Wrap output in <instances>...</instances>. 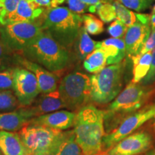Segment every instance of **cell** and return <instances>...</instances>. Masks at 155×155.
I'll return each mask as SVG.
<instances>
[{
    "label": "cell",
    "mask_w": 155,
    "mask_h": 155,
    "mask_svg": "<svg viewBox=\"0 0 155 155\" xmlns=\"http://www.w3.org/2000/svg\"><path fill=\"white\" fill-rule=\"evenodd\" d=\"M73 127L82 155H100L105 136L104 111L87 104L78 110Z\"/></svg>",
    "instance_id": "6da1fadb"
},
{
    "label": "cell",
    "mask_w": 155,
    "mask_h": 155,
    "mask_svg": "<svg viewBox=\"0 0 155 155\" xmlns=\"http://www.w3.org/2000/svg\"><path fill=\"white\" fill-rule=\"evenodd\" d=\"M20 55L55 73L67 69L73 60L71 52L43 30L30 42Z\"/></svg>",
    "instance_id": "7a4b0ae2"
},
{
    "label": "cell",
    "mask_w": 155,
    "mask_h": 155,
    "mask_svg": "<svg viewBox=\"0 0 155 155\" xmlns=\"http://www.w3.org/2000/svg\"><path fill=\"white\" fill-rule=\"evenodd\" d=\"M40 19L42 30L72 53L73 45L83 27L82 15L73 12L68 7H58L45 9Z\"/></svg>",
    "instance_id": "3957f363"
},
{
    "label": "cell",
    "mask_w": 155,
    "mask_h": 155,
    "mask_svg": "<svg viewBox=\"0 0 155 155\" xmlns=\"http://www.w3.org/2000/svg\"><path fill=\"white\" fill-rule=\"evenodd\" d=\"M155 93L154 87L131 82L104 111V123L113 127L128 116L149 105V100Z\"/></svg>",
    "instance_id": "277c9868"
},
{
    "label": "cell",
    "mask_w": 155,
    "mask_h": 155,
    "mask_svg": "<svg viewBox=\"0 0 155 155\" xmlns=\"http://www.w3.org/2000/svg\"><path fill=\"white\" fill-rule=\"evenodd\" d=\"M126 62L108 65L91 76V101L104 105L115 99L123 87Z\"/></svg>",
    "instance_id": "5b68a950"
},
{
    "label": "cell",
    "mask_w": 155,
    "mask_h": 155,
    "mask_svg": "<svg viewBox=\"0 0 155 155\" xmlns=\"http://www.w3.org/2000/svg\"><path fill=\"white\" fill-rule=\"evenodd\" d=\"M91 77L74 71L68 73L59 83V91L65 106L70 110L81 109L91 100Z\"/></svg>",
    "instance_id": "8992f818"
},
{
    "label": "cell",
    "mask_w": 155,
    "mask_h": 155,
    "mask_svg": "<svg viewBox=\"0 0 155 155\" xmlns=\"http://www.w3.org/2000/svg\"><path fill=\"white\" fill-rule=\"evenodd\" d=\"M19 131L23 144L30 155H51L63 134L58 129L29 124Z\"/></svg>",
    "instance_id": "52a82bcc"
},
{
    "label": "cell",
    "mask_w": 155,
    "mask_h": 155,
    "mask_svg": "<svg viewBox=\"0 0 155 155\" xmlns=\"http://www.w3.org/2000/svg\"><path fill=\"white\" fill-rule=\"evenodd\" d=\"M42 32L40 17L33 22H21L0 25V37L9 50L21 54L23 50Z\"/></svg>",
    "instance_id": "ba28073f"
},
{
    "label": "cell",
    "mask_w": 155,
    "mask_h": 155,
    "mask_svg": "<svg viewBox=\"0 0 155 155\" xmlns=\"http://www.w3.org/2000/svg\"><path fill=\"white\" fill-rule=\"evenodd\" d=\"M154 116L155 104H149L138 111L128 116L111 132L105 134L103 138V148L106 150H110L122 139L132 134L134 131Z\"/></svg>",
    "instance_id": "9c48e42d"
},
{
    "label": "cell",
    "mask_w": 155,
    "mask_h": 155,
    "mask_svg": "<svg viewBox=\"0 0 155 155\" xmlns=\"http://www.w3.org/2000/svg\"><path fill=\"white\" fill-rule=\"evenodd\" d=\"M12 91L22 107L32 105L40 94L35 75L22 68H15Z\"/></svg>",
    "instance_id": "30bf717a"
},
{
    "label": "cell",
    "mask_w": 155,
    "mask_h": 155,
    "mask_svg": "<svg viewBox=\"0 0 155 155\" xmlns=\"http://www.w3.org/2000/svg\"><path fill=\"white\" fill-rule=\"evenodd\" d=\"M152 137L146 131L128 136L108 151L106 155H139L146 152L152 146Z\"/></svg>",
    "instance_id": "8fae6325"
},
{
    "label": "cell",
    "mask_w": 155,
    "mask_h": 155,
    "mask_svg": "<svg viewBox=\"0 0 155 155\" xmlns=\"http://www.w3.org/2000/svg\"><path fill=\"white\" fill-rule=\"evenodd\" d=\"M17 63L18 68L28 70L35 75L40 94H48L58 90L59 77L56 73L50 72L41 65L28 61L20 54L17 55Z\"/></svg>",
    "instance_id": "7c38bea8"
},
{
    "label": "cell",
    "mask_w": 155,
    "mask_h": 155,
    "mask_svg": "<svg viewBox=\"0 0 155 155\" xmlns=\"http://www.w3.org/2000/svg\"><path fill=\"white\" fill-rule=\"evenodd\" d=\"M150 23H145L137 19L133 25L128 28L124 38L126 52L128 57L137 55L150 35L152 27Z\"/></svg>",
    "instance_id": "4fadbf2b"
},
{
    "label": "cell",
    "mask_w": 155,
    "mask_h": 155,
    "mask_svg": "<svg viewBox=\"0 0 155 155\" xmlns=\"http://www.w3.org/2000/svg\"><path fill=\"white\" fill-rule=\"evenodd\" d=\"M76 114L67 110H61L37 116L29 121V124L42 126L58 130H67L74 126Z\"/></svg>",
    "instance_id": "5bb4252c"
},
{
    "label": "cell",
    "mask_w": 155,
    "mask_h": 155,
    "mask_svg": "<svg viewBox=\"0 0 155 155\" xmlns=\"http://www.w3.org/2000/svg\"><path fill=\"white\" fill-rule=\"evenodd\" d=\"M33 118V114L28 107L0 112V131L14 132L21 130Z\"/></svg>",
    "instance_id": "9a60e30c"
},
{
    "label": "cell",
    "mask_w": 155,
    "mask_h": 155,
    "mask_svg": "<svg viewBox=\"0 0 155 155\" xmlns=\"http://www.w3.org/2000/svg\"><path fill=\"white\" fill-rule=\"evenodd\" d=\"M34 118L44 114L57 111L61 108H66L62 99L59 91L56 90L48 94H41L38 96L32 105L28 106Z\"/></svg>",
    "instance_id": "2e32d148"
},
{
    "label": "cell",
    "mask_w": 155,
    "mask_h": 155,
    "mask_svg": "<svg viewBox=\"0 0 155 155\" xmlns=\"http://www.w3.org/2000/svg\"><path fill=\"white\" fill-rule=\"evenodd\" d=\"M0 152L2 155H30L19 133L0 131Z\"/></svg>",
    "instance_id": "e0dca14e"
},
{
    "label": "cell",
    "mask_w": 155,
    "mask_h": 155,
    "mask_svg": "<svg viewBox=\"0 0 155 155\" xmlns=\"http://www.w3.org/2000/svg\"><path fill=\"white\" fill-rule=\"evenodd\" d=\"M98 49L102 50L105 53L108 65L121 63L127 55L124 39L111 38L99 41Z\"/></svg>",
    "instance_id": "ac0fdd59"
},
{
    "label": "cell",
    "mask_w": 155,
    "mask_h": 155,
    "mask_svg": "<svg viewBox=\"0 0 155 155\" xmlns=\"http://www.w3.org/2000/svg\"><path fill=\"white\" fill-rule=\"evenodd\" d=\"M44 10V8L37 7L30 0H20L16 11L9 17L6 25L15 22H33L38 20L43 14Z\"/></svg>",
    "instance_id": "d6986e66"
},
{
    "label": "cell",
    "mask_w": 155,
    "mask_h": 155,
    "mask_svg": "<svg viewBox=\"0 0 155 155\" xmlns=\"http://www.w3.org/2000/svg\"><path fill=\"white\" fill-rule=\"evenodd\" d=\"M98 43L99 41L93 40L85 28L82 27L73 45L72 49L73 58L79 62L84 61L90 54L98 49Z\"/></svg>",
    "instance_id": "ffe728a7"
},
{
    "label": "cell",
    "mask_w": 155,
    "mask_h": 155,
    "mask_svg": "<svg viewBox=\"0 0 155 155\" xmlns=\"http://www.w3.org/2000/svg\"><path fill=\"white\" fill-rule=\"evenodd\" d=\"M51 155H82L73 130L63 132Z\"/></svg>",
    "instance_id": "44dd1931"
},
{
    "label": "cell",
    "mask_w": 155,
    "mask_h": 155,
    "mask_svg": "<svg viewBox=\"0 0 155 155\" xmlns=\"http://www.w3.org/2000/svg\"><path fill=\"white\" fill-rule=\"evenodd\" d=\"M152 52L150 51L142 55H134L131 58L133 63V78L131 82L139 83L147 76L152 63Z\"/></svg>",
    "instance_id": "7402d4cb"
},
{
    "label": "cell",
    "mask_w": 155,
    "mask_h": 155,
    "mask_svg": "<svg viewBox=\"0 0 155 155\" xmlns=\"http://www.w3.org/2000/svg\"><path fill=\"white\" fill-rule=\"evenodd\" d=\"M107 65V59L102 50L97 49L90 54L83 61V68L87 72L96 73L101 72Z\"/></svg>",
    "instance_id": "603a6c76"
},
{
    "label": "cell",
    "mask_w": 155,
    "mask_h": 155,
    "mask_svg": "<svg viewBox=\"0 0 155 155\" xmlns=\"http://www.w3.org/2000/svg\"><path fill=\"white\" fill-rule=\"evenodd\" d=\"M17 55L9 50L0 37V72L18 68Z\"/></svg>",
    "instance_id": "cb8c5ba5"
},
{
    "label": "cell",
    "mask_w": 155,
    "mask_h": 155,
    "mask_svg": "<svg viewBox=\"0 0 155 155\" xmlns=\"http://www.w3.org/2000/svg\"><path fill=\"white\" fill-rule=\"evenodd\" d=\"M113 4L116 13V19L125 25L127 28H129L137 22V15L130 9L121 5L117 0H114Z\"/></svg>",
    "instance_id": "d4e9b609"
},
{
    "label": "cell",
    "mask_w": 155,
    "mask_h": 155,
    "mask_svg": "<svg viewBox=\"0 0 155 155\" xmlns=\"http://www.w3.org/2000/svg\"><path fill=\"white\" fill-rule=\"evenodd\" d=\"M19 106L13 91L0 89V112L15 111Z\"/></svg>",
    "instance_id": "484cf974"
},
{
    "label": "cell",
    "mask_w": 155,
    "mask_h": 155,
    "mask_svg": "<svg viewBox=\"0 0 155 155\" xmlns=\"http://www.w3.org/2000/svg\"><path fill=\"white\" fill-rule=\"evenodd\" d=\"M83 28L88 34L98 35L104 31V22L92 14H84L82 15Z\"/></svg>",
    "instance_id": "4316f807"
},
{
    "label": "cell",
    "mask_w": 155,
    "mask_h": 155,
    "mask_svg": "<svg viewBox=\"0 0 155 155\" xmlns=\"http://www.w3.org/2000/svg\"><path fill=\"white\" fill-rule=\"evenodd\" d=\"M20 0H0V25H5L16 11Z\"/></svg>",
    "instance_id": "83f0119b"
},
{
    "label": "cell",
    "mask_w": 155,
    "mask_h": 155,
    "mask_svg": "<svg viewBox=\"0 0 155 155\" xmlns=\"http://www.w3.org/2000/svg\"><path fill=\"white\" fill-rule=\"evenodd\" d=\"M97 14L101 20L104 23H109L116 19V13L113 4L111 2L103 3L97 10Z\"/></svg>",
    "instance_id": "f1b7e54d"
},
{
    "label": "cell",
    "mask_w": 155,
    "mask_h": 155,
    "mask_svg": "<svg viewBox=\"0 0 155 155\" xmlns=\"http://www.w3.org/2000/svg\"><path fill=\"white\" fill-rule=\"evenodd\" d=\"M129 9L141 12L149 9L154 0H117Z\"/></svg>",
    "instance_id": "f546056e"
},
{
    "label": "cell",
    "mask_w": 155,
    "mask_h": 155,
    "mask_svg": "<svg viewBox=\"0 0 155 155\" xmlns=\"http://www.w3.org/2000/svg\"><path fill=\"white\" fill-rule=\"evenodd\" d=\"M128 28L119 19H115L108 27L107 32L113 38L123 39L124 38Z\"/></svg>",
    "instance_id": "4dcf8cb0"
},
{
    "label": "cell",
    "mask_w": 155,
    "mask_h": 155,
    "mask_svg": "<svg viewBox=\"0 0 155 155\" xmlns=\"http://www.w3.org/2000/svg\"><path fill=\"white\" fill-rule=\"evenodd\" d=\"M15 68L0 72V89L12 90L14 85Z\"/></svg>",
    "instance_id": "1f68e13d"
},
{
    "label": "cell",
    "mask_w": 155,
    "mask_h": 155,
    "mask_svg": "<svg viewBox=\"0 0 155 155\" xmlns=\"http://www.w3.org/2000/svg\"><path fill=\"white\" fill-rule=\"evenodd\" d=\"M65 2L68 4V9L76 14H86L89 12V7L83 3L81 0H65Z\"/></svg>",
    "instance_id": "d6a6232c"
},
{
    "label": "cell",
    "mask_w": 155,
    "mask_h": 155,
    "mask_svg": "<svg viewBox=\"0 0 155 155\" xmlns=\"http://www.w3.org/2000/svg\"><path fill=\"white\" fill-rule=\"evenodd\" d=\"M155 49V28H152L150 35L145 43L143 45L141 50L136 55H142L148 52L153 51Z\"/></svg>",
    "instance_id": "836d02e7"
},
{
    "label": "cell",
    "mask_w": 155,
    "mask_h": 155,
    "mask_svg": "<svg viewBox=\"0 0 155 155\" xmlns=\"http://www.w3.org/2000/svg\"><path fill=\"white\" fill-rule=\"evenodd\" d=\"M154 82H155V49L152 52V60L150 71L140 83L144 86H150Z\"/></svg>",
    "instance_id": "e575fe53"
},
{
    "label": "cell",
    "mask_w": 155,
    "mask_h": 155,
    "mask_svg": "<svg viewBox=\"0 0 155 155\" xmlns=\"http://www.w3.org/2000/svg\"><path fill=\"white\" fill-rule=\"evenodd\" d=\"M83 3L89 7V12L96 13L99 7L103 3L106 2V0H81Z\"/></svg>",
    "instance_id": "d590c367"
},
{
    "label": "cell",
    "mask_w": 155,
    "mask_h": 155,
    "mask_svg": "<svg viewBox=\"0 0 155 155\" xmlns=\"http://www.w3.org/2000/svg\"><path fill=\"white\" fill-rule=\"evenodd\" d=\"M30 1L35 4L37 7L48 9L52 8V4H53V0H30Z\"/></svg>",
    "instance_id": "8d00e7d4"
},
{
    "label": "cell",
    "mask_w": 155,
    "mask_h": 155,
    "mask_svg": "<svg viewBox=\"0 0 155 155\" xmlns=\"http://www.w3.org/2000/svg\"><path fill=\"white\" fill-rule=\"evenodd\" d=\"M150 21L152 28H155V14L150 15Z\"/></svg>",
    "instance_id": "74e56055"
},
{
    "label": "cell",
    "mask_w": 155,
    "mask_h": 155,
    "mask_svg": "<svg viewBox=\"0 0 155 155\" xmlns=\"http://www.w3.org/2000/svg\"><path fill=\"white\" fill-rule=\"evenodd\" d=\"M147 155H155V148L153 149L152 150L150 151V152L147 153Z\"/></svg>",
    "instance_id": "f35d334b"
},
{
    "label": "cell",
    "mask_w": 155,
    "mask_h": 155,
    "mask_svg": "<svg viewBox=\"0 0 155 155\" xmlns=\"http://www.w3.org/2000/svg\"><path fill=\"white\" fill-rule=\"evenodd\" d=\"M152 14H155V5L153 6L152 10Z\"/></svg>",
    "instance_id": "ab89813d"
},
{
    "label": "cell",
    "mask_w": 155,
    "mask_h": 155,
    "mask_svg": "<svg viewBox=\"0 0 155 155\" xmlns=\"http://www.w3.org/2000/svg\"><path fill=\"white\" fill-rule=\"evenodd\" d=\"M106 1L108 2H111V3H112V2H113L114 0H106Z\"/></svg>",
    "instance_id": "60d3db41"
},
{
    "label": "cell",
    "mask_w": 155,
    "mask_h": 155,
    "mask_svg": "<svg viewBox=\"0 0 155 155\" xmlns=\"http://www.w3.org/2000/svg\"><path fill=\"white\" fill-rule=\"evenodd\" d=\"M0 155H2V153L1 152H0Z\"/></svg>",
    "instance_id": "b9f144b4"
},
{
    "label": "cell",
    "mask_w": 155,
    "mask_h": 155,
    "mask_svg": "<svg viewBox=\"0 0 155 155\" xmlns=\"http://www.w3.org/2000/svg\"><path fill=\"white\" fill-rule=\"evenodd\" d=\"M154 119H155V116H154Z\"/></svg>",
    "instance_id": "7bdbcfd3"
}]
</instances>
